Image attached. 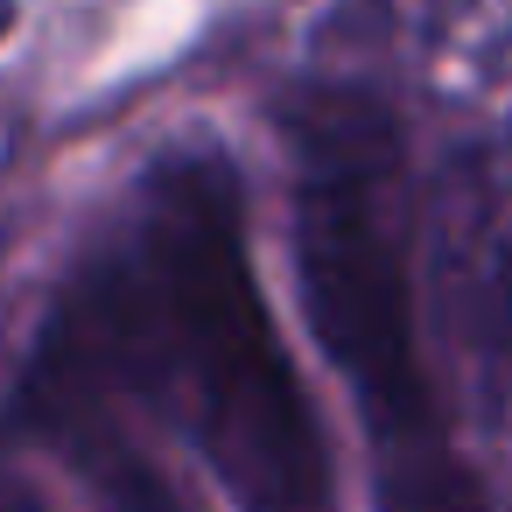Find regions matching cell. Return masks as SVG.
<instances>
[{
    "label": "cell",
    "mask_w": 512,
    "mask_h": 512,
    "mask_svg": "<svg viewBox=\"0 0 512 512\" xmlns=\"http://www.w3.org/2000/svg\"><path fill=\"white\" fill-rule=\"evenodd\" d=\"M0 29H8V15H0Z\"/></svg>",
    "instance_id": "obj_4"
},
{
    "label": "cell",
    "mask_w": 512,
    "mask_h": 512,
    "mask_svg": "<svg viewBox=\"0 0 512 512\" xmlns=\"http://www.w3.org/2000/svg\"><path fill=\"white\" fill-rule=\"evenodd\" d=\"M470 183L477 197L456 204L463 218V253H456V274H463V295L477 302V337L498 344L512 337V162L491 148L470 162Z\"/></svg>",
    "instance_id": "obj_3"
},
{
    "label": "cell",
    "mask_w": 512,
    "mask_h": 512,
    "mask_svg": "<svg viewBox=\"0 0 512 512\" xmlns=\"http://www.w3.org/2000/svg\"><path fill=\"white\" fill-rule=\"evenodd\" d=\"M288 155L295 295L365 421L379 512H491L421 351L393 106L351 85H323L295 106Z\"/></svg>",
    "instance_id": "obj_2"
},
{
    "label": "cell",
    "mask_w": 512,
    "mask_h": 512,
    "mask_svg": "<svg viewBox=\"0 0 512 512\" xmlns=\"http://www.w3.org/2000/svg\"><path fill=\"white\" fill-rule=\"evenodd\" d=\"M29 414L120 512H169L134 421L176 428L232 512H344L309 379L267 309L225 155L148 169L106 253L43 323Z\"/></svg>",
    "instance_id": "obj_1"
}]
</instances>
